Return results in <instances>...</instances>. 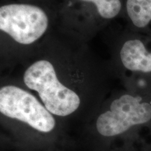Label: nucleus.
Instances as JSON below:
<instances>
[{"mask_svg":"<svg viewBox=\"0 0 151 151\" xmlns=\"http://www.w3.org/2000/svg\"><path fill=\"white\" fill-rule=\"evenodd\" d=\"M1 141L15 150L65 151L74 142L64 123L46 108L38 97L16 85L0 88Z\"/></svg>","mask_w":151,"mask_h":151,"instance_id":"obj_1","label":"nucleus"},{"mask_svg":"<svg viewBox=\"0 0 151 151\" xmlns=\"http://www.w3.org/2000/svg\"><path fill=\"white\" fill-rule=\"evenodd\" d=\"M88 122L83 138L88 151H123L140 144L141 130L147 129L151 136V91L127 88Z\"/></svg>","mask_w":151,"mask_h":151,"instance_id":"obj_2","label":"nucleus"},{"mask_svg":"<svg viewBox=\"0 0 151 151\" xmlns=\"http://www.w3.org/2000/svg\"><path fill=\"white\" fill-rule=\"evenodd\" d=\"M53 64L41 59L32 63L24 71L23 83L53 116L64 122L66 119L80 117L86 106L84 95L62 82Z\"/></svg>","mask_w":151,"mask_h":151,"instance_id":"obj_3","label":"nucleus"},{"mask_svg":"<svg viewBox=\"0 0 151 151\" xmlns=\"http://www.w3.org/2000/svg\"><path fill=\"white\" fill-rule=\"evenodd\" d=\"M48 16L44 10L31 4H8L0 7V29L17 43L29 45L48 29Z\"/></svg>","mask_w":151,"mask_h":151,"instance_id":"obj_4","label":"nucleus"},{"mask_svg":"<svg viewBox=\"0 0 151 151\" xmlns=\"http://www.w3.org/2000/svg\"><path fill=\"white\" fill-rule=\"evenodd\" d=\"M119 57L124 69L148 76L151 83V46L141 36L132 34L124 39Z\"/></svg>","mask_w":151,"mask_h":151,"instance_id":"obj_5","label":"nucleus"},{"mask_svg":"<svg viewBox=\"0 0 151 151\" xmlns=\"http://www.w3.org/2000/svg\"><path fill=\"white\" fill-rule=\"evenodd\" d=\"M125 10L134 29H145L151 24V0H126Z\"/></svg>","mask_w":151,"mask_h":151,"instance_id":"obj_6","label":"nucleus"},{"mask_svg":"<svg viewBox=\"0 0 151 151\" xmlns=\"http://www.w3.org/2000/svg\"><path fill=\"white\" fill-rule=\"evenodd\" d=\"M94 4L99 16L105 19L116 18L122 9L121 0H81Z\"/></svg>","mask_w":151,"mask_h":151,"instance_id":"obj_7","label":"nucleus"},{"mask_svg":"<svg viewBox=\"0 0 151 151\" xmlns=\"http://www.w3.org/2000/svg\"><path fill=\"white\" fill-rule=\"evenodd\" d=\"M139 151H151V143L143 141L139 148Z\"/></svg>","mask_w":151,"mask_h":151,"instance_id":"obj_8","label":"nucleus"},{"mask_svg":"<svg viewBox=\"0 0 151 151\" xmlns=\"http://www.w3.org/2000/svg\"><path fill=\"white\" fill-rule=\"evenodd\" d=\"M17 151H28V150H16Z\"/></svg>","mask_w":151,"mask_h":151,"instance_id":"obj_9","label":"nucleus"},{"mask_svg":"<svg viewBox=\"0 0 151 151\" xmlns=\"http://www.w3.org/2000/svg\"><path fill=\"white\" fill-rule=\"evenodd\" d=\"M150 143H151V141H150Z\"/></svg>","mask_w":151,"mask_h":151,"instance_id":"obj_10","label":"nucleus"}]
</instances>
